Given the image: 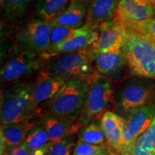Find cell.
<instances>
[{"mask_svg":"<svg viewBox=\"0 0 155 155\" xmlns=\"http://www.w3.org/2000/svg\"><path fill=\"white\" fill-rule=\"evenodd\" d=\"M76 143L75 136L68 137L52 144L46 155H72Z\"/></svg>","mask_w":155,"mask_h":155,"instance_id":"4316f807","label":"cell"},{"mask_svg":"<svg viewBox=\"0 0 155 155\" xmlns=\"http://www.w3.org/2000/svg\"><path fill=\"white\" fill-rule=\"evenodd\" d=\"M75 29L63 25H53L51 36H50V47L48 50H52L60 45L63 44L70 35L72 34Z\"/></svg>","mask_w":155,"mask_h":155,"instance_id":"83f0119b","label":"cell"},{"mask_svg":"<svg viewBox=\"0 0 155 155\" xmlns=\"http://www.w3.org/2000/svg\"><path fill=\"white\" fill-rule=\"evenodd\" d=\"M124 30L122 50L130 74L155 81V42L144 35Z\"/></svg>","mask_w":155,"mask_h":155,"instance_id":"6da1fadb","label":"cell"},{"mask_svg":"<svg viewBox=\"0 0 155 155\" xmlns=\"http://www.w3.org/2000/svg\"><path fill=\"white\" fill-rule=\"evenodd\" d=\"M46 61L40 55L31 53L16 45L12 49L7 61L2 65L1 83H14L40 73Z\"/></svg>","mask_w":155,"mask_h":155,"instance_id":"8992f818","label":"cell"},{"mask_svg":"<svg viewBox=\"0 0 155 155\" xmlns=\"http://www.w3.org/2000/svg\"><path fill=\"white\" fill-rule=\"evenodd\" d=\"M52 144H53V143L50 142L49 144L46 145L45 147H44L43 148L40 149V150H38L35 151H33V152H31L30 155H46L48 154V151H49L50 147H51Z\"/></svg>","mask_w":155,"mask_h":155,"instance_id":"f546056e","label":"cell"},{"mask_svg":"<svg viewBox=\"0 0 155 155\" xmlns=\"http://www.w3.org/2000/svg\"><path fill=\"white\" fill-rule=\"evenodd\" d=\"M30 152L43 148L50 143V138L45 127L41 124H33L27 134L24 141Z\"/></svg>","mask_w":155,"mask_h":155,"instance_id":"cb8c5ba5","label":"cell"},{"mask_svg":"<svg viewBox=\"0 0 155 155\" xmlns=\"http://www.w3.org/2000/svg\"><path fill=\"white\" fill-rule=\"evenodd\" d=\"M150 1H151V2H152L153 5L155 6V0H150Z\"/></svg>","mask_w":155,"mask_h":155,"instance_id":"1f68e13d","label":"cell"},{"mask_svg":"<svg viewBox=\"0 0 155 155\" xmlns=\"http://www.w3.org/2000/svg\"><path fill=\"white\" fill-rule=\"evenodd\" d=\"M119 1H120V0H119Z\"/></svg>","mask_w":155,"mask_h":155,"instance_id":"836d02e7","label":"cell"},{"mask_svg":"<svg viewBox=\"0 0 155 155\" xmlns=\"http://www.w3.org/2000/svg\"><path fill=\"white\" fill-rule=\"evenodd\" d=\"M124 40V30L115 20L108 21L99 25V35L91 50L94 53H106L121 49Z\"/></svg>","mask_w":155,"mask_h":155,"instance_id":"4fadbf2b","label":"cell"},{"mask_svg":"<svg viewBox=\"0 0 155 155\" xmlns=\"http://www.w3.org/2000/svg\"><path fill=\"white\" fill-rule=\"evenodd\" d=\"M129 155H155V116L148 129L135 143Z\"/></svg>","mask_w":155,"mask_h":155,"instance_id":"603a6c76","label":"cell"},{"mask_svg":"<svg viewBox=\"0 0 155 155\" xmlns=\"http://www.w3.org/2000/svg\"><path fill=\"white\" fill-rule=\"evenodd\" d=\"M88 7L83 3L71 1L66 8L50 22L52 25H63L73 29L81 28L86 23Z\"/></svg>","mask_w":155,"mask_h":155,"instance_id":"ac0fdd59","label":"cell"},{"mask_svg":"<svg viewBox=\"0 0 155 155\" xmlns=\"http://www.w3.org/2000/svg\"><path fill=\"white\" fill-rule=\"evenodd\" d=\"M94 67L87 50L62 54L48 59L38 76L83 79L91 83L95 77Z\"/></svg>","mask_w":155,"mask_h":155,"instance_id":"277c9868","label":"cell"},{"mask_svg":"<svg viewBox=\"0 0 155 155\" xmlns=\"http://www.w3.org/2000/svg\"><path fill=\"white\" fill-rule=\"evenodd\" d=\"M155 116V101L131 116L122 139L113 155H129L135 143L148 129Z\"/></svg>","mask_w":155,"mask_h":155,"instance_id":"30bf717a","label":"cell"},{"mask_svg":"<svg viewBox=\"0 0 155 155\" xmlns=\"http://www.w3.org/2000/svg\"><path fill=\"white\" fill-rule=\"evenodd\" d=\"M155 101V81L133 77L119 84L114 94L116 113L129 120Z\"/></svg>","mask_w":155,"mask_h":155,"instance_id":"7a4b0ae2","label":"cell"},{"mask_svg":"<svg viewBox=\"0 0 155 155\" xmlns=\"http://www.w3.org/2000/svg\"><path fill=\"white\" fill-rule=\"evenodd\" d=\"M114 94L113 85L110 78L101 75L94 78L89 83L82 114L77 121L81 129L106 111L111 104Z\"/></svg>","mask_w":155,"mask_h":155,"instance_id":"52a82bcc","label":"cell"},{"mask_svg":"<svg viewBox=\"0 0 155 155\" xmlns=\"http://www.w3.org/2000/svg\"><path fill=\"white\" fill-rule=\"evenodd\" d=\"M119 0H92L88 7L86 23L99 26L102 23L114 20Z\"/></svg>","mask_w":155,"mask_h":155,"instance_id":"d6986e66","label":"cell"},{"mask_svg":"<svg viewBox=\"0 0 155 155\" xmlns=\"http://www.w3.org/2000/svg\"><path fill=\"white\" fill-rule=\"evenodd\" d=\"M30 150L24 142L19 145L14 149H12L9 152V155H30Z\"/></svg>","mask_w":155,"mask_h":155,"instance_id":"f1b7e54d","label":"cell"},{"mask_svg":"<svg viewBox=\"0 0 155 155\" xmlns=\"http://www.w3.org/2000/svg\"><path fill=\"white\" fill-rule=\"evenodd\" d=\"M72 1H75V2H78L83 3L88 7V5H90L91 2L92 0H72Z\"/></svg>","mask_w":155,"mask_h":155,"instance_id":"4dcf8cb0","label":"cell"},{"mask_svg":"<svg viewBox=\"0 0 155 155\" xmlns=\"http://www.w3.org/2000/svg\"><path fill=\"white\" fill-rule=\"evenodd\" d=\"M128 121L124 117L112 111H106L101 116V127L105 134L110 155H113L118 149Z\"/></svg>","mask_w":155,"mask_h":155,"instance_id":"9a60e30c","label":"cell"},{"mask_svg":"<svg viewBox=\"0 0 155 155\" xmlns=\"http://www.w3.org/2000/svg\"><path fill=\"white\" fill-rule=\"evenodd\" d=\"M34 84L33 81H18L2 92L1 124H12L32 120L37 113L32 104Z\"/></svg>","mask_w":155,"mask_h":155,"instance_id":"3957f363","label":"cell"},{"mask_svg":"<svg viewBox=\"0 0 155 155\" xmlns=\"http://www.w3.org/2000/svg\"><path fill=\"white\" fill-rule=\"evenodd\" d=\"M78 141L93 145H107L106 139L100 121L92 120L88 125L82 127L78 133Z\"/></svg>","mask_w":155,"mask_h":155,"instance_id":"7402d4cb","label":"cell"},{"mask_svg":"<svg viewBox=\"0 0 155 155\" xmlns=\"http://www.w3.org/2000/svg\"><path fill=\"white\" fill-rule=\"evenodd\" d=\"M154 18H155V15H154Z\"/></svg>","mask_w":155,"mask_h":155,"instance_id":"d6a6232c","label":"cell"},{"mask_svg":"<svg viewBox=\"0 0 155 155\" xmlns=\"http://www.w3.org/2000/svg\"><path fill=\"white\" fill-rule=\"evenodd\" d=\"M122 28L137 33L144 35L155 42V18H150L141 22L121 25Z\"/></svg>","mask_w":155,"mask_h":155,"instance_id":"d4e9b609","label":"cell"},{"mask_svg":"<svg viewBox=\"0 0 155 155\" xmlns=\"http://www.w3.org/2000/svg\"><path fill=\"white\" fill-rule=\"evenodd\" d=\"M38 0H0L2 19L9 25L18 24Z\"/></svg>","mask_w":155,"mask_h":155,"instance_id":"ffe728a7","label":"cell"},{"mask_svg":"<svg viewBox=\"0 0 155 155\" xmlns=\"http://www.w3.org/2000/svg\"><path fill=\"white\" fill-rule=\"evenodd\" d=\"M33 124L31 120L12 124H1L0 155H9L12 149L22 144Z\"/></svg>","mask_w":155,"mask_h":155,"instance_id":"e0dca14e","label":"cell"},{"mask_svg":"<svg viewBox=\"0 0 155 155\" xmlns=\"http://www.w3.org/2000/svg\"><path fill=\"white\" fill-rule=\"evenodd\" d=\"M40 123L45 127L49 136L50 142L53 144L78 134L81 129L77 121L64 119L49 114H42Z\"/></svg>","mask_w":155,"mask_h":155,"instance_id":"2e32d148","label":"cell"},{"mask_svg":"<svg viewBox=\"0 0 155 155\" xmlns=\"http://www.w3.org/2000/svg\"><path fill=\"white\" fill-rule=\"evenodd\" d=\"M53 25L50 22L35 18L25 22L15 34L19 47L41 55L49 49Z\"/></svg>","mask_w":155,"mask_h":155,"instance_id":"ba28073f","label":"cell"},{"mask_svg":"<svg viewBox=\"0 0 155 155\" xmlns=\"http://www.w3.org/2000/svg\"><path fill=\"white\" fill-rule=\"evenodd\" d=\"M68 82V79L59 77L38 76L32 93V107L36 112L42 104H47Z\"/></svg>","mask_w":155,"mask_h":155,"instance_id":"5bb4252c","label":"cell"},{"mask_svg":"<svg viewBox=\"0 0 155 155\" xmlns=\"http://www.w3.org/2000/svg\"><path fill=\"white\" fill-rule=\"evenodd\" d=\"M87 52L99 75L117 79L123 74L127 65L122 48L106 53H94L91 50Z\"/></svg>","mask_w":155,"mask_h":155,"instance_id":"7c38bea8","label":"cell"},{"mask_svg":"<svg viewBox=\"0 0 155 155\" xmlns=\"http://www.w3.org/2000/svg\"><path fill=\"white\" fill-rule=\"evenodd\" d=\"M99 35V26L86 23L81 28L73 30L68 38L59 46L42 53L44 59L62 54L76 53L92 48L96 44Z\"/></svg>","mask_w":155,"mask_h":155,"instance_id":"9c48e42d","label":"cell"},{"mask_svg":"<svg viewBox=\"0 0 155 155\" xmlns=\"http://www.w3.org/2000/svg\"><path fill=\"white\" fill-rule=\"evenodd\" d=\"M72 155H110L107 145H93L77 141Z\"/></svg>","mask_w":155,"mask_h":155,"instance_id":"484cf974","label":"cell"},{"mask_svg":"<svg viewBox=\"0 0 155 155\" xmlns=\"http://www.w3.org/2000/svg\"><path fill=\"white\" fill-rule=\"evenodd\" d=\"M72 0H38L34 5L36 18L50 22L70 5Z\"/></svg>","mask_w":155,"mask_h":155,"instance_id":"44dd1931","label":"cell"},{"mask_svg":"<svg viewBox=\"0 0 155 155\" xmlns=\"http://www.w3.org/2000/svg\"><path fill=\"white\" fill-rule=\"evenodd\" d=\"M155 6L150 0H120L114 20L121 25L152 18Z\"/></svg>","mask_w":155,"mask_h":155,"instance_id":"8fae6325","label":"cell"},{"mask_svg":"<svg viewBox=\"0 0 155 155\" xmlns=\"http://www.w3.org/2000/svg\"><path fill=\"white\" fill-rule=\"evenodd\" d=\"M89 83L83 79L68 81L53 99L45 105V114L77 121L84 107Z\"/></svg>","mask_w":155,"mask_h":155,"instance_id":"5b68a950","label":"cell"}]
</instances>
